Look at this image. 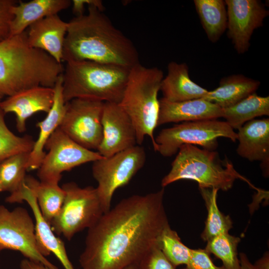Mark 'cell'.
Masks as SVG:
<instances>
[{
  "label": "cell",
  "instance_id": "obj_1",
  "mask_svg": "<svg viewBox=\"0 0 269 269\" xmlns=\"http://www.w3.org/2000/svg\"><path fill=\"white\" fill-rule=\"evenodd\" d=\"M164 189L122 199L88 229L79 257L82 269H125L138 264L170 226Z\"/></svg>",
  "mask_w": 269,
  "mask_h": 269
},
{
  "label": "cell",
  "instance_id": "obj_2",
  "mask_svg": "<svg viewBox=\"0 0 269 269\" xmlns=\"http://www.w3.org/2000/svg\"><path fill=\"white\" fill-rule=\"evenodd\" d=\"M63 61H91L131 69L139 63L132 41L94 5L68 22Z\"/></svg>",
  "mask_w": 269,
  "mask_h": 269
},
{
  "label": "cell",
  "instance_id": "obj_3",
  "mask_svg": "<svg viewBox=\"0 0 269 269\" xmlns=\"http://www.w3.org/2000/svg\"><path fill=\"white\" fill-rule=\"evenodd\" d=\"M64 67L46 52L31 47L26 31L0 42V94L8 97L37 86L53 88Z\"/></svg>",
  "mask_w": 269,
  "mask_h": 269
},
{
  "label": "cell",
  "instance_id": "obj_4",
  "mask_svg": "<svg viewBox=\"0 0 269 269\" xmlns=\"http://www.w3.org/2000/svg\"><path fill=\"white\" fill-rule=\"evenodd\" d=\"M66 63L62 73L65 103L75 98L120 103L130 69L87 60Z\"/></svg>",
  "mask_w": 269,
  "mask_h": 269
},
{
  "label": "cell",
  "instance_id": "obj_5",
  "mask_svg": "<svg viewBox=\"0 0 269 269\" xmlns=\"http://www.w3.org/2000/svg\"><path fill=\"white\" fill-rule=\"evenodd\" d=\"M162 71L138 63L129 72L126 88L119 105L131 119L135 129L136 143L141 145L149 136L154 149V131L159 112L158 94L163 78Z\"/></svg>",
  "mask_w": 269,
  "mask_h": 269
},
{
  "label": "cell",
  "instance_id": "obj_6",
  "mask_svg": "<svg viewBox=\"0 0 269 269\" xmlns=\"http://www.w3.org/2000/svg\"><path fill=\"white\" fill-rule=\"evenodd\" d=\"M239 178L248 182L227 158L221 160L217 152L183 144L172 161L170 171L162 179L161 184L164 188L176 181L189 179L196 181L199 187L226 191Z\"/></svg>",
  "mask_w": 269,
  "mask_h": 269
},
{
  "label": "cell",
  "instance_id": "obj_7",
  "mask_svg": "<svg viewBox=\"0 0 269 269\" xmlns=\"http://www.w3.org/2000/svg\"><path fill=\"white\" fill-rule=\"evenodd\" d=\"M62 206L50 223L53 232L70 241L78 233L94 225L104 214L96 188H82L74 182L64 183Z\"/></svg>",
  "mask_w": 269,
  "mask_h": 269
},
{
  "label": "cell",
  "instance_id": "obj_8",
  "mask_svg": "<svg viewBox=\"0 0 269 269\" xmlns=\"http://www.w3.org/2000/svg\"><path fill=\"white\" fill-rule=\"evenodd\" d=\"M220 137L235 142L238 135L226 122L217 120L184 122L162 129L155 138L154 150L165 157L176 154L183 144L197 145L215 150Z\"/></svg>",
  "mask_w": 269,
  "mask_h": 269
},
{
  "label": "cell",
  "instance_id": "obj_9",
  "mask_svg": "<svg viewBox=\"0 0 269 269\" xmlns=\"http://www.w3.org/2000/svg\"><path fill=\"white\" fill-rule=\"evenodd\" d=\"M146 160L144 148L135 145L109 157L94 161L92 174L104 213L111 208L114 193L127 185L143 166Z\"/></svg>",
  "mask_w": 269,
  "mask_h": 269
},
{
  "label": "cell",
  "instance_id": "obj_10",
  "mask_svg": "<svg viewBox=\"0 0 269 269\" xmlns=\"http://www.w3.org/2000/svg\"><path fill=\"white\" fill-rule=\"evenodd\" d=\"M5 249L19 252L50 269H58L44 256L36 237L35 222L23 207L9 210L0 205V250Z\"/></svg>",
  "mask_w": 269,
  "mask_h": 269
},
{
  "label": "cell",
  "instance_id": "obj_11",
  "mask_svg": "<svg viewBox=\"0 0 269 269\" xmlns=\"http://www.w3.org/2000/svg\"><path fill=\"white\" fill-rule=\"evenodd\" d=\"M104 104L100 101L84 98H75L66 102L59 128L83 147L97 150L103 138Z\"/></svg>",
  "mask_w": 269,
  "mask_h": 269
},
{
  "label": "cell",
  "instance_id": "obj_12",
  "mask_svg": "<svg viewBox=\"0 0 269 269\" xmlns=\"http://www.w3.org/2000/svg\"><path fill=\"white\" fill-rule=\"evenodd\" d=\"M44 148L48 152L37 169V176L42 181L59 182L63 172L103 157L98 151L77 143L59 127L48 138Z\"/></svg>",
  "mask_w": 269,
  "mask_h": 269
},
{
  "label": "cell",
  "instance_id": "obj_13",
  "mask_svg": "<svg viewBox=\"0 0 269 269\" xmlns=\"http://www.w3.org/2000/svg\"><path fill=\"white\" fill-rule=\"evenodd\" d=\"M227 14V35L239 54L247 52L254 31L262 26L269 15L259 0H225Z\"/></svg>",
  "mask_w": 269,
  "mask_h": 269
},
{
  "label": "cell",
  "instance_id": "obj_14",
  "mask_svg": "<svg viewBox=\"0 0 269 269\" xmlns=\"http://www.w3.org/2000/svg\"><path fill=\"white\" fill-rule=\"evenodd\" d=\"M102 124L103 138L97 150L102 156L109 157L136 145L134 126L119 104L104 102Z\"/></svg>",
  "mask_w": 269,
  "mask_h": 269
},
{
  "label": "cell",
  "instance_id": "obj_15",
  "mask_svg": "<svg viewBox=\"0 0 269 269\" xmlns=\"http://www.w3.org/2000/svg\"><path fill=\"white\" fill-rule=\"evenodd\" d=\"M5 200L9 203L27 202L34 217L36 237L44 256L46 257L52 253L64 269H74L64 242L55 235L50 224L42 216L35 196L25 182L16 191L6 197Z\"/></svg>",
  "mask_w": 269,
  "mask_h": 269
},
{
  "label": "cell",
  "instance_id": "obj_16",
  "mask_svg": "<svg viewBox=\"0 0 269 269\" xmlns=\"http://www.w3.org/2000/svg\"><path fill=\"white\" fill-rule=\"evenodd\" d=\"M54 98L53 88L37 86L8 97L0 102V108L5 114L15 115L16 129L19 133H23L27 120L38 112L48 113L53 106Z\"/></svg>",
  "mask_w": 269,
  "mask_h": 269
},
{
  "label": "cell",
  "instance_id": "obj_17",
  "mask_svg": "<svg viewBox=\"0 0 269 269\" xmlns=\"http://www.w3.org/2000/svg\"><path fill=\"white\" fill-rule=\"evenodd\" d=\"M238 154L251 161H260L264 173H269V119H254L246 123L237 133Z\"/></svg>",
  "mask_w": 269,
  "mask_h": 269
},
{
  "label": "cell",
  "instance_id": "obj_18",
  "mask_svg": "<svg viewBox=\"0 0 269 269\" xmlns=\"http://www.w3.org/2000/svg\"><path fill=\"white\" fill-rule=\"evenodd\" d=\"M68 25V22L58 14L43 18L28 27L26 31L28 44L33 48L46 52L61 63Z\"/></svg>",
  "mask_w": 269,
  "mask_h": 269
},
{
  "label": "cell",
  "instance_id": "obj_19",
  "mask_svg": "<svg viewBox=\"0 0 269 269\" xmlns=\"http://www.w3.org/2000/svg\"><path fill=\"white\" fill-rule=\"evenodd\" d=\"M222 115V108L203 98L171 102L161 98L157 126L169 123L216 120Z\"/></svg>",
  "mask_w": 269,
  "mask_h": 269
},
{
  "label": "cell",
  "instance_id": "obj_20",
  "mask_svg": "<svg viewBox=\"0 0 269 269\" xmlns=\"http://www.w3.org/2000/svg\"><path fill=\"white\" fill-rule=\"evenodd\" d=\"M160 91L162 98L171 102L203 98L209 91L190 79L186 63L174 61L167 65V74L161 81Z\"/></svg>",
  "mask_w": 269,
  "mask_h": 269
},
{
  "label": "cell",
  "instance_id": "obj_21",
  "mask_svg": "<svg viewBox=\"0 0 269 269\" xmlns=\"http://www.w3.org/2000/svg\"><path fill=\"white\" fill-rule=\"evenodd\" d=\"M62 74L59 76L53 89L54 98L53 106L43 120L37 123L36 126L39 129L38 138L35 141L30 152L27 163V171L38 169L46 153L44 151L45 145L53 132L59 127L65 111V102L63 96Z\"/></svg>",
  "mask_w": 269,
  "mask_h": 269
},
{
  "label": "cell",
  "instance_id": "obj_22",
  "mask_svg": "<svg viewBox=\"0 0 269 269\" xmlns=\"http://www.w3.org/2000/svg\"><path fill=\"white\" fill-rule=\"evenodd\" d=\"M69 0H32L18 1L11 9L13 17L10 36L26 31L31 25L46 17L58 14L71 5Z\"/></svg>",
  "mask_w": 269,
  "mask_h": 269
},
{
  "label": "cell",
  "instance_id": "obj_23",
  "mask_svg": "<svg viewBox=\"0 0 269 269\" xmlns=\"http://www.w3.org/2000/svg\"><path fill=\"white\" fill-rule=\"evenodd\" d=\"M260 85L258 80L242 74H234L222 78L219 86L209 91L203 99L224 109L255 93Z\"/></svg>",
  "mask_w": 269,
  "mask_h": 269
},
{
  "label": "cell",
  "instance_id": "obj_24",
  "mask_svg": "<svg viewBox=\"0 0 269 269\" xmlns=\"http://www.w3.org/2000/svg\"><path fill=\"white\" fill-rule=\"evenodd\" d=\"M24 182L35 196L42 216L50 224L62 206L64 190L59 182L38 181L30 175L26 176Z\"/></svg>",
  "mask_w": 269,
  "mask_h": 269
},
{
  "label": "cell",
  "instance_id": "obj_25",
  "mask_svg": "<svg viewBox=\"0 0 269 269\" xmlns=\"http://www.w3.org/2000/svg\"><path fill=\"white\" fill-rule=\"evenodd\" d=\"M196 12L208 39L217 42L227 27V14L225 0H194Z\"/></svg>",
  "mask_w": 269,
  "mask_h": 269
},
{
  "label": "cell",
  "instance_id": "obj_26",
  "mask_svg": "<svg viewBox=\"0 0 269 269\" xmlns=\"http://www.w3.org/2000/svg\"><path fill=\"white\" fill-rule=\"evenodd\" d=\"M223 109L222 117L234 130L246 123L262 116L269 115V97L254 93L236 104Z\"/></svg>",
  "mask_w": 269,
  "mask_h": 269
},
{
  "label": "cell",
  "instance_id": "obj_27",
  "mask_svg": "<svg viewBox=\"0 0 269 269\" xmlns=\"http://www.w3.org/2000/svg\"><path fill=\"white\" fill-rule=\"evenodd\" d=\"M199 189L207 210L205 228L201 237L207 242L221 234L229 233L233 227V222L229 215L224 214L218 208L217 203L218 189L201 187H199Z\"/></svg>",
  "mask_w": 269,
  "mask_h": 269
},
{
  "label": "cell",
  "instance_id": "obj_28",
  "mask_svg": "<svg viewBox=\"0 0 269 269\" xmlns=\"http://www.w3.org/2000/svg\"><path fill=\"white\" fill-rule=\"evenodd\" d=\"M30 152L14 154L0 162V184L2 191L12 193L24 182Z\"/></svg>",
  "mask_w": 269,
  "mask_h": 269
},
{
  "label": "cell",
  "instance_id": "obj_29",
  "mask_svg": "<svg viewBox=\"0 0 269 269\" xmlns=\"http://www.w3.org/2000/svg\"><path fill=\"white\" fill-rule=\"evenodd\" d=\"M240 241V237L223 233L207 241L205 249L221 260L226 269H240L237 251Z\"/></svg>",
  "mask_w": 269,
  "mask_h": 269
},
{
  "label": "cell",
  "instance_id": "obj_30",
  "mask_svg": "<svg viewBox=\"0 0 269 269\" xmlns=\"http://www.w3.org/2000/svg\"><path fill=\"white\" fill-rule=\"evenodd\" d=\"M5 115L0 108V162L14 154L30 152L35 142L30 135L13 134L5 123Z\"/></svg>",
  "mask_w": 269,
  "mask_h": 269
},
{
  "label": "cell",
  "instance_id": "obj_31",
  "mask_svg": "<svg viewBox=\"0 0 269 269\" xmlns=\"http://www.w3.org/2000/svg\"><path fill=\"white\" fill-rule=\"evenodd\" d=\"M162 253L176 268L181 265L185 266L190 257L191 249L181 241L177 232L169 226L163 232L159 242Z\"/></svg>",
  "mask_w": 269,
  "mask_h": 269
},
{
  "label": "cell",
  "instance_id": "obj_32",
  "mask_svg": "<svg viewBox=\"0 0 269 269\" xmlns=\"http://www.w3.org/2000/svg\"><path fill=\"white\" fill-rule=\"evenodd\" d=\"M139 269H176L167 259L159 245L153 247L138 263Z\"/></svg>",
  "mask_w": 269,
  "mask_h": 269
},
{
  "label": "cell",
  "instance_id": "obj_33",
  "mask_svg": "<svg viewBox=\"0 0 269 269\" xmlns=\"http://www.w3.org/2000/svg\"><path fill=\"white\" fill-rule=\"evenodd\" d=\"M186 269H226L218 267L212 262L210 254L205 249H191L190 257Z\"/></svg>",
  "mask_w": 269,
  "mask_h": 269
},
{
  "label": "cell",
  "instance_id": "obj_34",
  "mask_svg": "<svg viewBox=\"0 0 269 269\" xmlns=\"http://www.w3.org/2000/svg\"><path fill=\"white\" fill-rule=\"evenodd\" d=\"M18 1L0 0V42L10 36V26L13 16L11 7Z\"/></svg>",
  "mask_w": 269,
  "mask_h": 269
},
{
  "label": "cell",
  "instance_id": "obj_35",
  "mask_svg": "<svg viewBox=\"0 0 269 269\" xmlns=\"http://www.w3.org/2000/svg\"><path fill=\"white\" fill-rule=\"evenodd\" d=\"M71 3L72 11L75 16L84 14L86 5H94L102 11H103L105 8L103 1L101 0H73Z\"/></svg>",
  "mask_w": 269,
  "mask_h": 269
},
{
  "label": "cell",
  "instance_id": "obj_36",
  "mask_svg": "<svg viewBox=\"0 0 269 269\" xmlns=\"http://www.w3.org/2000/svg\"><path fill=\"white\" fill-rule=\"evenodd\" d=\"M20 269H50L40 263L35 262L27 259H23L20 264Z\"/></svg>",
  "mask_w": 269,
  "mask_h": 269
},
{
  "label": "cell",
  "instance_id": "obj_37",
  "mask_svg": "<svg viewBox=\"0 0 269 269\" xmlns=\"http://www.w3.org/2000/svg\"><path fill=\"white\" fill-rule=\"evenodd\" d=\"M239 261L240 269H256L254 265L252 264L248 256L244 253H241L239 255Z\"/></svg>",
  "mask_w": 269,
  "mask_h": 269
},
{
  "label": "cell",
  "instance_id": "obj_38",
  "mask_svg": "<svg viewBox=\"0 0 269 269\" xmlns=\"http://www.w3.org/2000/svg\"><path fill=\"white\" fill-rule=\"evenodd\" d=\"M253 265L256 269H269V258L268 253H266Z\"/></svg>",
  "mask_w": 269,
  "mask_h": 269
},
{
  "label": "cell",
  "instance_id": "obj_39",
  "mask_svg": "<svg viewBox=\"0 0 269 269\" xmlns=\"http://www.w3.org/2000/svg\"><path fill=\"white\" fill-rule=\"evenodd\" d=\"M125 269H139L138 266V264H134L127 267Z\"/></svg>",
  "mask_w": 269,
  "mask_h": 269
},
{
  "label": "cell",
  "instance_id": "obj_40",
  "mask_svg": "<svg viewBox=\"0 0 269 269\" xmlns=\"http://www.w3.org/2000/svg\"><path fill=\"white\" fill-rule=\"evenodd\" d=\"M3 97V96H2V95H1L0 94V102L1 101V99H2Z\"/></svg>",
  "mask_w": 269,
  "mask_h": 269
},
{
  "label": "cell",
  "instance_id": "obj_41",
  "mask_svg": "<svg viewBox=\"0 0 269 269\" xmlns=\"http://www.w3.org/2000/svg\"><path fill=\"white\" fill-rule=\"evenodd\" d=\"M0 192H2V188H1V185H0Z\"/></svg>",
  "mask_w": 269,
  "mask_h": 269
},
{
  "label": "cell",
  "instance_id": "obj_42",
  "mask_svg": "<svg viewBox=\"0 0 269 269\" xmlns=\"http://www.w3.org/2000/svg\"><path fill=\"white\" fill-rule=\"evenodd\" d=\"M186 269L185 268H184L183 269Z\"/></svg>",
  "mask_w": 269,
  "mask_h": 269
},
{
  "label": "cell",
  "instance_id": "obj_43",
  "mask_svg": "<svg viewBox=\"0 0 269 269\" xmlns=\"http://www.w3.org/2000/svg\"><path fill=\"white\" fill-rule=\"evenodd\" d=\"M1 251L0 250V253Z\"/></svg>",
  "mask_w": 269,
  "mask_h": 269
}]
</instances>
